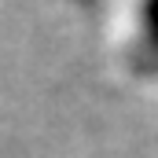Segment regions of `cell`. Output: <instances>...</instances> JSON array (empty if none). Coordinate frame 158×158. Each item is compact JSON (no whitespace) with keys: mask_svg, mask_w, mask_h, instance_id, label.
<instances>
[{"mask_svg":"<svg viewBox=\"0 0 158 158\" xmlns=\"http://www.w3.org/2000/svg\"><path fill=\"white\" fill-rule=\"evenodd\" d=\"M140 30L143 40L158 52V0H140Z\"/></svg>","mask_w":158,"mask_h":158,"instance_id":"6da1fadb","label":"cell"}]
</instances>
